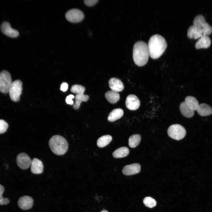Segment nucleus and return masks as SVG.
Segmentation results:
<instances>
[{"instance_id": "obj_10", "label": "nucleus", "mask_w": 212, "mask_h": 212, "mask_svg": "<svg viewBox=\"0 0 212 212\" xmlns=\"http://www.w3.org/2000/svg\"><path fill=\"white\" fill-rule=\"evenodd\" d=\"M140 105V100L136 95L131 94L127 97L125 105L128 109L132 110H136L139 107Z\"/></svg>"}, {"instance_id": "obj_29", "label": "nucleus", "mask_w": 212, "mask_h": 212, "mask_svg": "<svg viewBox=\"0 0 212 212\" xmlns=\"http://www.w3.org/2000/svg\"><path fill=\"white\" fill-rule=\"evenodd\" d=\"M4 191V187L0 184V205H1L7 204L10 201L8 198H4L2 197V194Z\"/></svg>"}, {"instance_id": "obj_24", "label": "nucleus", "mask_w": 212, "mask_h": 212, "mask_svg": "<svg viewBox=\"0 0 212 212\" xmlns=\"http://www.w3.org/2000/svg\"><path fill=\"white\" fill-rule=\"evenodd\" d=\"M185 102L194 110H197L199 104L198 100L195 97L188 96L185 98Z\"/></svg>"}, {"instance_id": "obj_20", "label": "nucleus", "mask_w": 212, "mask_h": 212, "mask_svg": "<svg viewBox=\"0 0 212 212\" xmlns=\"http://www.w3.org/2000/svg\"><path fill=\"white\" fill-rule=\"evenodd\" d=\"M105 96L107 100L112 104L116 103L120 98V96L118 92L112 90L107 92L105 94Z\"/></svg>"}, {"instance_id": "obj_7", "label": "nucleus", "mask_w": 212, "mask_h": 212, "mask_svg": "<svg viewBox=\"0 0 212 212\" xmlns=\"http://www.w3.org/2000/svg\"><path fill=\"white\" fill-rule=\"evenodd\" d=\"M22 83L20 80H16L12 82L9 92L11 100L14 102H18L22 90Z\"/></svg>"}, {"instance_id": "obj_33", "label": "nucleus", "mask_w": 212, "mask_h": 212, "mask_svg": "<svg viewBox=\"0 0 212 212\" xmlns=\"http://www.w3.org/2000/svg\"><path fill=\"white\" fill-rule=\"evenodd\" d=\"M68 88V85L65 82H63L61 85L60 90L62 91L65 92L66 91Z\"/></svg>"}, {"instance_id": "obj_3", "label": "nucleus", "mask_w": 212, "mask_h": 212, "mask_svg": "<svg viewBox=\"0 0 212 212\" xmlns=\"http://www.w3.org/2000/svg\"><path fill=\"white\" fill-rule=\"evenodd\" d=\"M49 145L52 151L55 154L62 155L67 151L68 144L66 140L59 135L53 136L50 138Z\"/></svg>"}, {"instance_id": "obj_16", "label": "nucleus", "mask_w": 212, "mask_h": 212, "mask_svg": "<svg viewBox=\"0 0 212 212\" xmlns=\"http://www.w3.org/2000/svg\"><path fill=\"white\" fill-rule=\"evenodd\" d=\"M211 40L209 37L207 35H203L196 42L195 47L196 49L207 48L211 44Z\"/></svg>"}, {"instance_id": "obj_15", "label": "nucleus", "mask_w": 212, "mask_h": 212, "mask_svg": "<svg viewBox=\"0 0 212 212\" xmlns=\"http://www.w3.org/2000/svg\"><path fill=\"white\" fill-rule=\"evenodd\" d=\"M109 85L112 90L120 92L122 91L124 88V86L121 81L116 78H112L109 81Z\"/></svg>"}, {"instance_id": "obj_28", "label": "nucleus", "mask_w": 212, "mask_h": 212, "mask_svg": "<svg viewBox=\"0 0 212 212\" xmlns=\"http://www.w3.org/2000/svg\"><path fill=\"white\" fill-rule=\"evenodd\" d=\"M143 202L145 206L150 208H152L156 206V202L153 198L147 197L144 198Z\"/></svg>"}, {"instance_id": "obj_22", "label": "nucleus", "mask_w": 212, "mask_h": 212, "mask_svg": "<svg viewBox=\"0 0 212 212\" xmlns=\"http://www.w3.org/2000/svg\"><path fill=\"white\" fill-rule=\"evenodd\" d=\"M129 153L128 148L125 147H120L115 150L112 153L114 157L115 158H123L127 156Z\"/></svg>"}, {"instance_id": "obj_8", "label": "nucleus", "mask_w": 212, "mask_h": 212, "mask_svg": "<svg viewBox=\"0 0 212 212\" xmlns=\"http://www.w3.org/2000/svg\"><path fill=\"white\" fill-rule=\"evenodd\" d=\"M65 16L69 21L73 23H77L83 20L84 15L81 10L73 9L67 11L65 14Z\"/></svg>"}, {"instance_id": "obj_27", "label": "nucleus", "mask_w": 212, "mask_h": 212, "mask_svg": "<svg viewBox=\"0 0 212 212\" xmlns=\"http://www.w3.org/2000/svg\"><path fill=\"white\" fill-rule=\"evenodd\" d=\"M70 90L72 93L77 94H84L85 88L81 85H74L72 86Z\"/></svg>"}, {"instance_id": "obj_6", "label": "nucleus", "mask_w": 212, "mask_h": 212, "mask_svg": "<svg viewBox=\"0 0 212 212\" xmlns=\"http://www.w3.org/2000/svg\"><path fill=\"white\" fill-rule=\"evenodd\" d=\"M12 82L10 73L6 70L0 72V92L3 93L9 92Z\"/></svg>"}, {"instance_id": "obj_25", "label": "nucleus", "mask_w": 212, "mask_h": 212, "mask_svg": "<svg viewBox=\"0 0 212 212\" xmlns=\"http://www.w3.org/2000/svg\"><path fill=\"white\" fill-rule=\"evenodd\" d=\"M89 98L88 95L84 94H77L75 97V103L73 108L75 110L78 109L82 102H87Z\"/></svg>"}, {"instance_id": "obj_12", "label": "nucleus", "mask_w": 212, "mask_h": 212, "mask_svg": "<svg viewBox=\"0 0 212 212\" xmlns=\"http://www.w3.org/2000/svg\"><path fill=\"white\" fill-rule=\"evenodd\" d=\"M33 203V200L29 196H25L21 197L18 201L19 207L23 210L30 209L32 207Z\"/></svg>"}, {"instance_id": "obj_11", "label": "nucleus", "mask_w": 212, "mask_h": 212, "mask_svg": "<svg viewBox=\"0 0 212 212\" xmlns=\"http://www.w3.org/2000/svg\"><path fill=\"white\" fill-rule=\"evenodd\" d=\"M0 29L2 32L8 37L15 38L19 36L18 31L11 28L10 23L8 22H4L1 25Z\"/></svg>"}, {"instance_id": "obj_1", "label": "nucleus", "mask_w": 212, "mask_h": 212, "mask_svg": "<svg viewBox=\"0 0 212 212\" xmlns=\"http://www.w3.org/2000/svg\"><path fill=\"white\" fill-rule=\"evenodd\" d=\"M167 45V42L163 36L158 34L152 36L148 45L150 57L153 59L159 58L165 50Z\"/></svg>"}, {"instance_id": "obj_19", "label": "nucleus", "mask_w": 212, "mask_h": 212, "mask_svg": "<svg viewBox=\"0 0 212 212\" xmlns=\"http://www.w3.org/2000/svg\"><path fill=\"white\" fill-rule=\"evenodd\" d=\"M197 110L198 114L202 116H208L212 114V107L206 103L199 105Z\"/></svg>"}, {"instance_id": "obj_32", "label": "nucleus", "mask_w": 212, "mask_h": 212, "mask_svg": "<svg viewBox=\"0 0 212 212\" xmlns=\"http://www.w3.org/2000/svg\"><path fill=\"white\" fill-rule=\"evenodd\" d=\"M74 97V96L72 95H70L67 96L65 99L66 102L67 104L72 105L73 104L74 102L72 99Z\"/></svg>"}, {"instance_id": "obj_14", "label": "nucleus", "mask_w": 212, "mask_h": 212, "mask_svg": "<svg viewBox=\"0 0 212 212\" xmlns=\"http://www.w3.org/2000/svg\"><path fill=\"white\" fill-rule=\"evenodd\" d=\"M31 170L34 174H40L42 173L43 165L42 161L37 158H34L32 161Z\"/></svg>"}, {"instance_id": "obj_13", "label": "nucleus", "mask_w": 212, "mask_h": 212, "mask_svg": "<svg viewBox=\"0 0 212 212\" xmlns=\"http://www.w3.org/2000/svg\"><path fill=\"white\" fill-rule=\"evenodd\" d=\"M141 165L138 163H133L125 166L122 170L125 175H129L138 173L140 171Z\"/></svg>"}, {"instance_id": "obj_31", "label": "nucleus", "mask_w": 212, "mask_h": 212, "mask_svg": "<svg viewBox=\"0 0 212 212\" xmlns=\"http://www.w3.org/2000/svg\"><path fill=\"white\" fill-rule=\"evenodd\" d=\"M98 0H85L84 2L85 4L88 6H91L96 4Z\"/></svg>"}, {"instance_id": "obj_18", "label": "nucleus", "mask_w": 212, "mask_h": 212, "mask_svg": "<svg viewBox=\"0 0 212 212\" xmlns=\"http://www.w3.org/2000/svg\"><path fill=\"white\" fill-rule=\"evenodd\" d=\"M202 32L193 25L188 28L187 36L190 39H197L203 36Z\"/></svg>"}, {"instance_id": "obj_30", "label": "nucleus", "mask_w": 212, "mask_h": 212, "mask_svg": "<svg viewBox=\"0 0 212 212\" xmlns=\"http://www.w3.org/2000/svg\"><path fill=\"white\" fill-rule=\"evenodd\" d=\"M8 127V124L5 121L0 119V134L6 132Z\"/></svg>"}, {"instance_id": "obj_17", "label": "nucleus", "mask_w": 212, "mask_h": 212, "mask_svg": "<svg viewBox=\"0 0 212 212\" xmlns=\"http://www.w3.org/2000/svg\"><path fill=\"white\" fill-rule=\"evenodd\" d=\"M179 108L182 114L185 117L191 118L194 114V110L192 109L184 101L180 104Z\"/></svg>"}, {"instance_id": "obj_23", "label": "nucleus", "mask_w": 212, "mask_h": 212, "mask_svg": "<svg viewBox=\"0 0 212 212\" xmlns=\"http://www.w3.org/2000/svg\"><path fill=\"white\" fill-rule=\"evenodd\" d=\"M112 140L111 136L109 135H103L97 141V146L100 148H103L107 145Z\"/></svg>"}, {"instance_id": "obj_4", "label": "nucleus", "mask_w": 212, "mask_h": 212, "mask_svg": "<svg viewBox=\"0 0 212 212\" xmlns=\"http://www.w3.org/2000/svg\"><path fill=\"white\" fill-rule=\"evenodd\" d=\"M193 25L200 30L203 35H210L212 32V27L207 23L205 19L202 15H198L195 18L193 21Z\"/></svg>"}, {"instance_id": "obj_2", "label": "nucleus", "mask_w": 212, "mask_h": 212, "mask_svg": "<svg viewBox=\"0 0 212 212\" xmlns=\"http://www.w3.org/2000/svg\"><path fill=\"white\" fill-rule=\"evenodd\" d=\"M149 55L148 46L145 42L138 41L134 44L133 49V58L135 64L140 67L147 63Z\"/></svg>"}, {"instance_id": "obj_9", "label": "nucleus", "mask_w": 212, "mask_h": 212, "mask_svg": "<svg viewBox=\"0 0 212 212\" xmlns=\"http://www.w3.org/2000/svg\"><path fill=\"white\" fill-rule=\"evenodd\" d=\"M32 161L29 156L24 153L19 154L16 157L17 165L20 168L23 170L28 168L31 165Z\"/></svg>"}, {"instance_id": "obj_5", "label": "nucleus", "mask_w": 212, "mask_h": 212, "mask_svg": "<svg viewBox=\"0 0 212 212\" xmlns=\"http://www.w3.org/2000/svg\"><path fill=\"white\" fill-rule=\"evenodd\" d=\"M167 132L170 137L176 140L183 139L186 134V131L184 128L178 124H175L170 126L168 129Z\"/></svg>"}, {"instance_id": "obj_26", "label": "nucleus", "mask_w": 212, "mask_h": 212, "mask_svg": "<svg viewBox=\"0 0 212 212\" xmlns=\"http://www.w3.org/2000/svg\"><path fill=\"white\" fill-rule=\"evenodd\" d=\"M141 137L139 134H135L130 136L128 140L129 145L132 148L136 147L139 144Z\"/></svg>"}, {"instance_id": "obj_21", "label": "nucleus", "mask_w": 212, "mask_h": 212, "mask_svg": "<svg viewBox=\"0 0 212 212\" xmlns=\"http://www.w3.org/2000/svg\"><path fill=\"white\" fill-rule=\"evenodd\" d=\"M123 114V110L120 108L115 109L110 112L108 117V120L111 122H114L121 118Z\"/></svg>"}, {"instance_id": "obj_34", "label": "nucleus", "mask_w": 212, "mask_h": 212, "mask_svg": "<svg viewBox=\"0 0 212 212\" xmlns=\"http://www.w3.org/2000/svg\"><path fill=\"white\" fill-rule=\"evenodd\" d=\"M101 212H108V211H107V210H105L102 211Z\"/></svg>"}]
</instances>
